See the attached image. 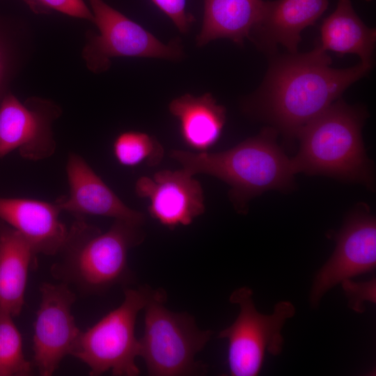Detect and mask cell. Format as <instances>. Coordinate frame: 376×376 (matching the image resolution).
<instances>
[{"instance_id": "obj_1", "label": "cell", "mask_w": 376, "mask_h": 376, "mask_svg": "<svg viewBox=\"0 0 376 376\" xmlns=\"http://www.w3.org/2000/svg\"><path fill=\"white\" fill-rule=\"evenodd\" d=\"M331 64L330 56L317 46L310 52L274 58L261 86L244 100L243 110L269 123L291 144L307 123L373 68L361 61L345 69Z\"/></svg>"}, {"instance_id": "obj_2", "label": "cell", "mask_w": 376, "mask_h": 376, "mask_svg": "<svg viewBox=\"0 0 376 376\" xmlns=\"http://www.w3.org/2000/svg\"><path fill=\"white\" fill-rule=\"evenodd\" d=\"M278 132L265 127L256 136L219 152L173 150L170 157L194 175H210L230 187L236 210L246 213L249 200L270 189L286 190L294 185L290 159L276 142Z\"/></svg>"}, {"instance_id": "obj_3", "label": "cell", "mask_w": 376, "mask_h": 376, "mask_svg": "<svg viewBox=\"0 0 376 376\" xmlns=\"http://www.w3.org/2000/svg\"><path fill=\"white\" fill-rule=\"evenodd\" d=\"M139 226L115 220L102 233L76 219L68 228L66 240L52 265V275L84 295H100L130 279L129 251L139 244L143 234Z\"/></svg>"}, {"instance_id": "obj_4", "label": "cell", "mask_w": 376, "mask_h": 376, "mask_svg": "<svg viewBox=\"0 0 376 376\" xmlns=\"http://www.w3.org/2000/svg\"><path fill=\"white\" fill-rule=\"evenodd\" d=\"M366 113L338 98L298 134L299 149L290 159L293 173L323 175L373 188V162L361 129Z\"/></svg>"}, {"instance_id": "obj_5", "label": "cell", "mask_w": 376, "mask_h": 376, "mask_svg": "<svg viewBox=\"0 0 376 376\" xmlns=\"http://www.w3.org/2000/svg\"><path fill=\"white\" fill-rule=\"evenodd\" d=\"M164 290H155L145 306L144 331L139 340V357L152 376L200 373L204 368L195 357L212 332L198 328L192 316L169 310Z\"/></svg>"}, {"instance_id": "obj_6", "label": "cell", "mask_w": 376, "mask_h": 376, "mask_svg": "<svg viewBox=\"0 0 376 376\" xmlns=\"http://www.w3.org/2000/svg\"><path fill=\"white\" fill-rule=\"evenodd\" d=\"M155 290L148 287L126 288L124 299L86 331H81L70 355L84 363L89 375H101L110 371L115 376H137L139 339L135 324Z\"/></svg>"}, {"instance_id": "obj_7", "label": "cell", "mask_w": 376, "mask_h": 376, "mask_svg": "<svg viewBox=\"0 0 376 376\" xmlns=\"http://www.w3.org/2000/svg\"><path fill=\"white\" fill-rule=\"evenodd\" d=\"M229 301L239 306L240 312L234 322L221 330L217 338L228 340L230 375L256 376L267 353L278 356L282 352L281 331L286 320L294 316L295 306L281 301L274 306L272 313L263 314L256 309L253 291L248 287L235 290Z\"/></svg>"}, {"instance_id": "obj_8", "label": "cell", "mask_w": 376, "mask_h": 376, "mask_svg": "<svg viewBox=\"0 0 376 376\" xmlns=\"http://www.w3.org/2000/svg\"><path fill=\"white\" fill-rule=\"evenodd\" d=\"M99 33L88 31L81 56L88 69L101 73L117 56L162 58H182L181 42L175 38L167 44L103 0H88Z\"/></svg>"}, {"instance_id": "obj_9", "label": "cell", "mask_w": 376, "mask_h": 376, "mask_svg": "<svg viewBox=\"0 0 376 376\" xmlns=\"http://www.w3.org/2000/svg\"><path fill=\"white\" fill-rule=\"evenodd\" d=\"M33 322V365L40 375L51 376L71 354L81 332L72 313L76 295L66 283H43Z\"/></svg>"}, {"instance_id": "obj_10", "label": "cell", "mask_w": 376, "mask_h": 376, "mask_svg": "<svg viewBox=\"0 0 376 376\" xmlns=\"http://www.w3.org/2000/svg\"><path fill=\"white\" fill-rule=\"evenodd\" d=\"M61 114L50 100L32 97L22 102L5 95L0 102V158L13 150L30 161L50 157L56 150L52 127Z\"/></svg>"}, {"instance_id": "obj_11", "label": "cell", "mask_w": 376, "mask_h": 376, "mask_svg": "<svg viewBox=\"0 0 376 376\" xmlns=\"http://www.w3.org/2000/svg\"><path fill=\"white\" fill-rule=\"evenodd\" d=\"M336 246L317 273L310 295L313 306L343 281L372 272L376 266V221L367 207L352 212L336 237Z\"/></svg>"}, {"instance_id": "obj_12", "label": "cell", "mask_w": 376, "mask_h": 376, "mask_svg": "<svg viewBox=\"0 0 376 376\" xmlns=\"http://www.w3.org/2000/svg\"><path fill=\"white\" fill-rule=\"evenodd\" d=\"M193 176L183 169L159 171L152 178H139L135 192L148 199L151 217L173 230L189 225L205 212L203 189Z\"/></svg>"}, {"instance_id": "obj_13", "label": "cell", "mask_w": 376, "mask_h": 376, "mask_svg": "<svg viewBox=\"0 0 376 376\" xmlns=\"http://www.w3.org/2000/svg\"><path fill=\"white\" fill-rule=\"evenodd\" d=\"M68 195L57 199L61 212L114 218L141 226L145 216L127 206L79 155L71 152L66 164Z\"/></svg>"}, {"instance_id": "obj_14", "label": "cell", "mask_w": 376, "mask_h": 376, "mask_svg": "<svg viewBox=\"0 0 376 376\" xmlns=\"http://www.w3.org/2000/svg\"><path fill=\"white\" fill-rule=\"evenodd\" d=\"M328 5V0L264 1L249 40L265 51L272 52L280 45L297 53L301 33L317 22Z\"/></svg>"}, {"instance_id": "obj_15", "label": "cell", "mask_w": 376, "mask_h": 376, "mask_svg": "<svg viewBox=\"0 0 376 376\" xmlns=\"http://www.w3.org/2000/svg\"><path fill=\"white\" fill-rule=\"evenodd\" d=\"M61 212L55 202L0 197V219L18 231L37 255L54 256L63 245L68 228Z\"/></svg>"}, {"instance_id": "obj_16", "label": "cell", "mask_w": 376, "mask_h": 376, "mask_svg": "<svg viewBox=\"0 0 376 376\" xmlns=\"http://www.w3.org/2000/svg\"><path fill=\"white\" fill-rule=\"evenodd\" d=\"M36 256L19 233L0 219V312L13 318L21 313L29 272L36 263Z\"/></svg>"}, {"instance_id": "obj_17", "label": "cell", "mask_w": 376, "mask_h": 376, "mask_svg": "<svg viewBox=\"0 0 376 376\" xmlns=\"http://www.w3.org/2000/svg\"><path fill=\"white\" fill-rule=\"evenodd\" d=\"M169 109L178 120L182 139L190 148L206 152L219 139L226 111L212 94L196 97L186 93L173 100Z\"/></svg>"}, {"instance_id": "obj_18", "label": "cell", "mask_w": 376, "mask_h": 376, "mask_svg": "<svg viewBox=\"0 0 376 376\" xmlns=\"http://www.w3.org/2000/svg\"><path fill=\"white\" fill-rule=\"evenodd\" d=\"M375 40V29L363 23L351 0H338L335 10L322 23L317 47L338 56L357 55L361 63L373 65Z\"/></svg>"}, {"instance_id": "obj_19", "label": "cell", "mask_w": 376, "mask_h": 376, "mask_svg": "<svg viewBox=\"0 0 376 376\" xmlns=\"http://www.w3.org/2000/svg\"><path fill=\"white\" fill-rule=\"evenodd\" d=\"M264 0H203L202 27L196 45L219 38L242 46L256 25Z\"/></svg>"}, {"instance_id": "obj_20", "label": "cell", "mask_w": 376, "mask_h": 376, "mask_svg": "<svg viewBox=\"0 0 376 376\" xmlns=\"http://www.w3.org/2000/svg\"><path fill=\"white\" fill-rule=\"evenodd\" d=\"M113 153L116 161L124 166L134 167L143 163L153 166L163 159L164 148L155 137L131 130L116 136L113 143Z\"/></svg>"}, {"instance_id": "obj_21", "label": "cell", "mask_w": 376, "mask_h": 376, "mask_svg": "<svg viewBox=\"0 0 376 376\" xmlns=\"http://www.w3.org/2000/svg\"><path fill=\"white\" fill-rule=\"evenodd\" d=\"M33 365L24 354L22 339L13 317L0 312V376H29Z\"/></svg>"}, {"instance_id": "obj_22", "label": "cell", "mask_w": 376, "mask_h": 376, "mask_svg": "<svg viewBox=\"0 0 376 376\" xmlns=\"http://www.w3.org/2000/svg\"><path fill=\"white\" fill-rule=\"evenodd\" d=\"M37 15L56 11L93 23L94 17L84 0H22Z\"/></svg>"}, {"instance_id": "obj_23", "label": "cell", "mask_w": 376, "mask_h": 376, "mask_svg": "<svg viewBox=\"0 0 376 376\" xmlns=\"http://www.w3.org/2000/svg\"><path fill=\"white\" fill-rule=\"evenodd\" d=\"M343 289L348 299V306L357 313L364 311V302L375 303L376 283L375 279L363 282L357 283L350 279H346L341 283Z\"/></svg>"}, {"instance_id": "obj_24", "label": "cell", "mask_w": 376, "mask_h": 376, "mask_svg": "<svg viewBox=\"0 0 376 376\" xmlns=\"http://www.w3.org/2000/svg\"><path fill=\"white\" fill-rule=\"evenodd\" d=\"M151 1L173 22L181 33H187L194 21V16L187 10V0H151Z\"/></svg>"}, {"instance_id": "obj_25", "label": "cell", "mask_w": 376, "mask_h": 376, "mask_svg": "<svg viewBox=\"0 0 376 376\" xmlns=\"http://www.w3.org/2000/svg\"><path fill=\"white\" fill-rule=\"evenodd\" d=\"M5 67H6V63H5L4 52L0 45V93H1L2 84L4 79V75H5V70H6Z\"/></svg>"}, {"instance_id": "obj_26", "label": "cell", "mask_w": 376, "mask_h": 376, "mask_svg": "<svg viewBox=\"0 0 376 376\" xmlns=\"http://www.w3.org/2000/svg\"><path fill=\"white\" fill-rule=\"evenodd\" d=\"M366 1H372V0H366Z\"/></svg>"}]
</instances>
